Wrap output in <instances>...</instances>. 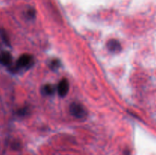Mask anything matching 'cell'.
Returning <instances> with one entry per match:
<instances>
[{
	"label": "cell",
	"mask_w": 156,
	"mask_h": 155,
	"mask_svg": "<svg viewBox=\"0 0 156 155\" xmlns=\"http://www.w3.org/2000/svg\"><path fill=\"white\" fill-rule=\"evenodd\" d=\"M70 113L78 119H82L86 115L85 108L82 104L78 103H73L69 106Z\"/></svg>",
	"instance_id": "cell-1"
},
{
	"label": "cell",
	"mask_w": 156,
	"mask_h": 155,
	"mask_svg": "<svg viewBox=\"0 0 156 155\" xmlns=\"http://www.w3.org/2000/svg\"><path fill=\"white\" fill-rule=\"evenodd\" d=\"M33 64V58L30 55L24 54L17 61V68H29Z\"/></svg>",
	"instance_id": "cell-2"
},
{
	"label": "cell",
	"mask_w": 156,
	"mask_h": 155,
	"mask_svg": "<svg viewBox=\"0 0 156 155\" xmlns=\"http://www.w3.org/2000/svg\"><path fill=\"white\" fill-rule=\"evenodd\" d=\"M69 90V84L68 80L66 78H62L58 85L57 91L59 95L62 97H65L68 94Z\"/></svg>",
	"instance_id": "cell-3"
},
{
	"label": "cell",
	"mask_w": 156,
	"mask_h": 155,
	"mask_svg": "<svg viewBox=\"0 0 156 155\" xmlns=\"http://www.w3.org/2000/svg\"><path fill=\"white\" fill-rule=\"evenodd\" d=\"M108 48L113 53H119L121 50V45L117 40H110L108 42Z\"/></svg>",
	"instance_id": "cell-4"
},
{
	"label": "cell",
	"mask_w": 156,
	"mask_h": 155,
	"mask_svg": "<svg viewBox=\"0 0 156 155\" xmlns=\"http://www.w3.org/2000/svg\"><path fill=\"white\" fill-rule=\"evenodd\" d=\"M12 55L9 52H3L0 53V64L3 65H10L12 64Z\"/></svg>",
	"instance_id": "cell-5"
},
{
	"label": "cell",
	"mask_w": 156,
	"mask_h": 155,
	"mask_svg": "<svg viewBox=\"0 0 156 155\" xmlns=\"http://www.w3.org/2000/svg\"><path fill=\"white\" fill-rule=\"evenodd\" d=\"M43 93L47 95H51L54 92V88L50 84H46L43 87L42 89Z\"/></svg>",
	"instance_id": "cell-6"
},
{
	"label": "cell",
	"mask_w": 156,
	"mask_h": 155,
	"mask_svg": "<svg viewBox=\"0 0 156 155\" xmlns=\"http://www.w3.org/2000/svg\"><path fill=\"white\" fill-rule=\"evenodd\" d=\"M0 34H1V36H2V38L3 41H4V42L7 45H9V37H8V35H7V33H6V32L4 30H0Z\"/></svg>",
	"instance_id": "cell-7"
},
{
	"label": "cell",
	"mask_w": 156,
	"mask_h": 155,
	"mask_svg": "<svg viewBox=\"0 0 156 155\" xmlns=\"http://www.w3.org/2000/svg\"><path fill=\"white\" fill-rule=\"evenodd\" d=\"M59 65H60V62H59V61L57 60V59H54V60L52 61V62L50 63V67H51L52 69L53 70L59 68Z\"/></svg>",
	"instance_id": "cell-8"
},
{
	"label": "cell",
	"mask_w": 156,
	"mask_h": 155,
	"mask_svg": "<svg viewBox=\"0 0 156 155\" xmlns=\"http://www.w3.org/2000/svg\"><path fill=\"white\" fill-rule=\"evenodd\" d=\"M27 14H28L29 17H30V18H34L35 15V12L34 10H33V9H30V10H28V12H27Z\"/></svg>",
	"instance_id": "cell-9"
},
{
	"label": "cell",
	"mask_w": 156,
	"mask_h": 155,
	"mask_svg": "<svg viewBox=\"0 0 156 155\" xmlns=\"http://www.w3.org/2000/svg\"><path fill=\"white\" fill-rule=\"evenodd\" d=\"M124 155H131V154H130V153H129V152L128 151V150H126V151L125 152Z\"/></svg>",
	"instance_id": "cell-10"
}]
</instances>
